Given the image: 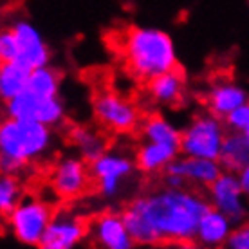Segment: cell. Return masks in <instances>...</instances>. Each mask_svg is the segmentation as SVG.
Masks as SVG:
<instances>
[{
  "mask_svg": "<svg viewBox=\"0 0 249 249\" xmlns=\"http://www.w3.org/2000/svg\"><path fill=\"white\" fill-rule=\"evenodd\" d=\"M4 116L24 121H38V123L58 126L65 121V107L60 96L44 98L35 92L24 90L17 98L4 101Z\"/></svg>",
  "mask_w": 249,
  "mask_h": 249,
  "instance_id": "52a82bcc",
  "label": "cell"
},
{
  "mask_svg": "<svg viewBox=\"0 0 249 249\" xmlns=\"http://www.w3.org/2000/svg\"><path fill=\"white\" fill-rule=\"evenodd\" d=\"M24 199L22 195V186L18 179L13 174H4L0 179V212L6 217L7 213H11L20 200Z\"/></svg>",
  "mask_w": 249,
  "mask_h": 249,
  "instance_id": "cb8c5ba5",
  "label": "cell"
},
{
  "mask_svg": "<svg viewBox=\"0 0 249 249\" xmlns=\"http://www.w3.org/2000/svg\"><path fill=\"white\" fill-rule=\"evenodd\" d=\"M89 162L83 157L67 156L62 157L54 164L53 174H51V188L56 193V197L63 200L81 197L87 192L92 177H90V168Z\"/></svg>",
  "mask_w": 249,
  "mask_h": 249,
  "instance_id": "30bf717a",
  "label": "cell"
},
{
  "mask_svg": "<svg viewBox=\"0 0 249 249\" xmlns=\"http://www.w3.org/2000/svg\"><path fill=\"white\" fill-rule=\"evenodd\" d=\"M90 246L101 249H130L136 246L121 213H100L89 222Z\"/></svg>",
  "mask_w": 249,
  "mask_h": 249,
  "instance_id": "7c38bea8",
  "label": "cell"
},
{
  "mask_svg": "<svg viewBox=\"0 0 249 249\" xmlns=\"http://www.w3.org/2000/svg\"><path fill=\"white\" fill-rule=\"evenodd\" d=\"M9 29L15 35L17 40V58L13 62L24 63L25 67L38 69L49 65L51 62V49L45 44L44 36L40 35L36 27L29 20L20 18L9 25Z\"/></svg>",
  "mask_w": 249,
  "mask_h": 249,
  "instance_id": "4fadbf2b",
  "label": "cell"
},
{
  "mask_svg": "<svg viewBox=\"0 0 249 249\" xmlns=\"http://www.w3.org/2000/svg\"><path fill=\"white\" fill-rule=\"evenodd\" d=\"M248 100V90L230 80H222L213 83L204 96V103L208 112H212L213 116H217L220 119H224L228 114H231L237 107H240Z\"/></svg>",
  "mask_w": 249,
  "mask_h": 249,
  "instance_id": "9a60e30c",
  "label": "cell"
},
{
  "mask_svg": "<svg viewBox=\"0 0 249 249\" xmlns=\"http://www.w3.org/2000/svg\"><path fill=\"white\" fill-rule=\"evenodd\" d=\"M60 85H62V74L51 65L33 69L29 76L27 89L29 92H35L44 98H56L60 96Z\"/></svg>",
  "mask_w": 249,
  "mask_h": 249,
  "instance_id": "7402d4cb",
  "label": "cell"
},
{
  "mask_svg": "<svg viewBox=\"0 0 249 249\" xmlns=\"http://www.w3.org/2000/svg\"><path fill=\"white\" fill-rule=\"evenodd\" d=\"M179 154H181V146L179 144L159 143V141L143 139L141 144L137 146L134 159H136L139 172L154 175L162 174V170L166 168L174 159H177Z\"/></svg>",
  "mask_w": 249,
  "mask_h": 249,
  "instance_id": "2e32d148",
  "label": "cell"
},
{
  "mask_svg": "<svg viewBox=\"0 0 249 249\" xmlns=\"http://www.w3.org/2000/svg\"><path fill=\"white\" fill-rule=\"evenodd\" d=\"M218 162L228 172L240 174L249 164V141L244 132L228 130L218 156Z\"/></svg>",
  "mask_w": 249,
  "mask_h": 249,
  "instance_id": "d6986e66",
  "label": "cell"
},
{
  "mask_svg": "<svg viewBox=\"0 0 249 249\" xmlns=\"http://www.w3.org/2000/svg\"><path fill=\"white\" fill-rule=\"evenodd\" d=\"M181 132L182 156L218 159L228 134V126L224 119L213 116L212 112H204L195 116Z\"/></svg>",
  "mask_w": 249,
  "mask_h": 249,
  "instance_id": "277c9868",
  "label": "cell"
},
{
  "mask_svg": "<svg viewBox=\"0 0 249 249\" xmlns=\"http://www.w3.org/2000/svg\"><path fill=\"white\" fill-rule=\"evenodd\" d=\"M54 143L53 126L38 121L6 118L0 126L2 174H17L49 154Z\"/></svg>",
  "mask_w": 249,
  "mask_h": 249,
  "instance_id": "3957f363",
  "label": "cell"
},
{
  "mask_svg": "<svg viewBox=\"0 0 249 249\" xmlns=\"http://www.w3.org/2000/svg\"><path fill=\"white\" fill-rule=\"evenodd\" d=\"M123 58L126 71L144 83L179 67L174 40L154 27H130L123 38Z\"/></svg>",
  "mask_w": 249,
  "mask_h": 249,
  "instance_id": "7a4b0ae2",
  "label": "cell"
},
{
  "mask_svg": "<svg viewBox=\"0 0 249 249\" xmlns=\"http://www.w3.org/2000/svg\"><path fill=\"white\" fill-rule=\"evenodd\" d=\"M0 58L2 62H13L17 58V40L9 27L0 35Z\"/></svg>",
  "mask_w": 249,
  "mask_h": 249,
  "instance_id": "4316f807",
  "label": "cell"
},
{
  "mask_svg": "<svg viewBox=\"0 0 249 249\" xmlns=\"http://www.w3.org/2000/svg\"><path fill=\"white\" fill-rule=\"evenodd\" d=\"M69 141L72 143V146L78 150V154L87 162L96 161L98 157L103 156L108 150L105 137L98 134L96 130H92V128H89V126H74V128H71Z\"/></svg>",
  "mask_w": 249,
  "mask_h": 249,
  "instance_id": "44dd1931",
  "label": "cell"
},
{
  "mask_svg": "<svg viewBox=\"0 0 249 249\" xmlns=\"http://www.w3.org/2000/svg\"><path fill=\"white\" fill-rule=\"evenodd\" d=\"M141 137L148 139V141H159V143H170L181 146L182 132L177 130L166 118L154 114V116L144 119L141 124Z\"/></svg>",
  "mask_w": 249,
  "mask_h": 249,
  "instance_id": "603a6c76",
  "label": "cell"
},
{
  "mask_svg": "<svg viewBox=\"0 0 249 249\" xmlns=\"http://www.w3.org/2000/svg\"><path fill=\"white\" fill-rule=\"evenodd\" d=\"M244 134H246V137H248V141H249V128L248 130H244Z\"/></svg>",
  "mask_w": 249,
  "mask_h": 249,
  "instance_id": "f1b7e54d",
  "label": "cell"
},
{
  "mask_svg": "<svg viewBox=\"0 0 249 249\" xmlns=\"http://www.w3.org/2000/svg\"><path fill=\"white\" fill-rule=\"evenodd\" d=\"M162 172L177 174L186 181L188 186L206 190L212 182L218 179V175L224 172L218 159H206V157L179 156L170 162Z\"/></svg>",
  "mask_w": 249,
  "mask_h": 249,
  "instance_id": "5bb4252c",
  "label": "cell"
},
{
  "mask_svg": "<svg viewBox=\"0 0 249 249\" xmlns=\"http://www.w3.org/2000/svg\"><path fill=\"white\" fill-rule=\"evenodd\" d=\"M92 112L96 121L110 132L128 134L139 126V110L126 98L116 92H100L92 100Z\"/></svg>",
  "mask_w": 249,
  "mask_h": 249,
  "instance_id": "9c48e42d",
  "label": "cell"
},
{
  "mask_svg": "<svg viewBox=\"0 0 249 249\" xmlns=\"http://www.w3.org/2000/svg\"><path fill=\"white\" fill-rule=\"evenodd\" d=\"M184 85H186L184 76L177 67L174 71H170V72H164V74L150 80L146 89H148L150 100L154 103L162 107H172L182 101V98H184Z\"/></svg>",
  "mask_w": 249,
  "mask_h": 249,
  "instance_id": "ac0fdd59",
  "label": "cell"
},
{
  "mask_svg": "<svg viewBox=\"0 0 249 249\" xmlns=\"http://www.w3.org/2000/svg\"><path fill=\"white\" fill-rule=\"evenodd\" d=\"M54 212L51 204L36 197H24L11 213L6 215L7 230L24 246L40 248L44 233Z\"/></svg>",
  "mask_w": 249,
  "mask_h": 249,
  "instance_id": "5b68a950",
  "label": "cell"
},
{
  "mask_svg": "<svg viewBox=\"0 0 249 249\" xmlns=\"http://www.w3.org/2000/svg\"><path fill=\"white\" fill-rule=\"evenodd\" d=\"M206 195L212 208L222 212L237 226L249 218V197L246 195L240 182V177L235 172L224 170L218 179L206 188Z\"/></svg>",
  "mask_w": 249,
  "mask_h": 249,
  "instance_id": "ba28073f",
  "label": "cell"
},
{
  "mask_svg": "<svg viewBox=\"0 0 249 249\" xmlns=\"http://www.w3.org/2000/svg\"><path fill=\"white\" fill-rule=\"evenodd\" d=\"M89 222L76 213L60 210L54 212L40 242V249H72L87 240Z\"/></svg>",
  "mask_w": 249,
  "mask_h": 249,
  "instance_id": "8fae6325",
  "label": "cell"
},
{
  "mask_svg": "<svg viewBox=\"0 0 249 249\" xmlns=\"http://www.w3.org/2000/svg\"><path fill=\"white\" fill-rule=\"evenodd\" d=\"M89 168L96 192L103 199L112 200L123 193L124 186L128 184L134 172L137 170V164L136 159L128 157L126 154L107 150L96 161L89 162Z\"/></svg>",
  "mask_w": 249,
  "mask_h": 249,
  "instance_id": "8992f818",
  "label": "cell"
},
{
  "mask_svg": "<svg viewBox=\"0 0 249 249\" xmlns=\"http://www.w3.org/2000/svg\"><path fill=\"white\" fill-rule=\"evenodd\" d=\"M212 208L197 188L161 186L132 199L121 212L136 246H195L202 215Z\"/></svg>",
  "mask_w": 249,
  "mask_h": 249,
  "instance_id": "6da1fadb",
  "label": "cell"
},
{
  "mask_svg": "<svg viewBox=\"0 0 249 249\" xmlns=\"http://www.w3.org/2000/svg\"><path fill=\"white\" fill-rule=\"evenodd\" d=\"M233 228L235 224L231 222L228 215L215 208H210L200 218L195 246L197 248H226V242H228Z\"/></svg>",
  "mask_w": 249,
  "mask_h": 249,
  "instance_id": "e0dca14e",
  "label": "cell"
},
{
  "mask_svg": "<svg viewBox=\"0 0 249 249\" xmlns=\"http://www.w3.org/2000/svg\"><path fill=\"white\" fill-rule=\"evenodd\" d=\"M224 123L228 126V130L235 132H244L249 128V100L237 107L231 114H228L224 118Z\"/></svg>",
  "mask_w": 249,
  "mask_h": 249,
  "instance_id": "d4e9b609",
  "label": "cell"
},
{
  "mask_svg": "<svg viewBox=\"0 0 249 249\" xmlns=\"http://www.w3.org/2000/svg\"><path fill=\"white\" fill-rule=\"evenodd\" d=\"M31 69L20 62H2L0 67V96L2 101L17 98L27 89Z\"/></svg>",
  "mask_w": 249,
  "mask_h": 249,
  "instance_id": "ffe728a7",
  "label": "cell"
},
{
  "mask_svg": "<svg viewBox=\"0 0 249 249\" xmlns=\"http://www.w3.org/2000/svg\"><path fill=\"white\" fill-rule=\"evenodd\" d=\"M228 249H249V218L242 224H237L226 242Z\"/></svg>",
  "mask_w": 249,
  "mask_h": 249,
  "instance_id": "484cf974",
  "label": "cell"
},
{
  "mask_svg": "<svg viewBox=\"0 0 249 249\" xmlns=\"http://www.w3.org/2000/svg\"><path fill=\"white\" fill-rule=\"evenodd\" d=\"M238 177H240V182H242L244 192H246V195L249 197V164L242 170V172H240V174H238Z\"/></svg>",
  "mask_w": 249,
  "mask_h": 249,
  "instance_id": "83f0119b",
  "label": "cell"
}]
</instances>
